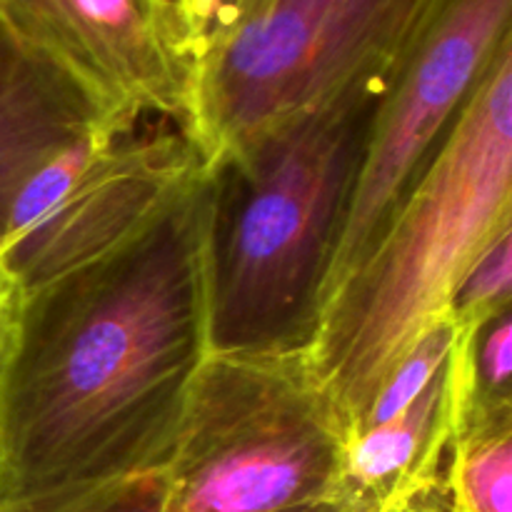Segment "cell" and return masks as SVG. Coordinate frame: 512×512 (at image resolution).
I'll return each mask as SVG.
<instances>
[{
    "mask_svg": "<svg viewBox=\"0 0 512 512\" xmlns=\"http://www.w3.org/2000/svg\"><path fill=\"white\" fill-rule=\"evenodd\" d=\"M443 485L455 512H512V420L460 430Z\"/></svg>",
    "mask_w": 512,
    "mask_h": 512,
    "instance_id": "obj_11",
    "label": "cell"
},
{
    "mask_svg": "<svg viewBox=\"0 0 512 512\" xmlns=\"http://www.w3.org/2000/svg\"><path fill=\"white\" fill-rule=\"evenodd\" d=\"M140 123V120H138ZM120 130L43 220L5 240L0 268L25 290L73 270L148 225L203 168L185 125Z\"/></svg>",
    "mask_w": 512,
    "mask_h": 512,
    "instance_id": "obj_8",
    "label": "cell"
},
{
    "mask_svg": "<svg viewBox=\"0 0 512 512\" xmlns=\"http://www.w3.org/2000/svg\"><path fill=\"white\" fill-rule=\"evenodd\" d=\"M395 512H455L453 505H450L448 493H445V485H435V488L425 490L423 495L413 498L410 503H405L403 508Z\"/></svg>",
    "mask_w": 512,
    "mask_h": 512,
    "instance_id": "obj_16",
    "label": "cell"
},
{
    "mask_svg": "<svg viewBox=\"0 0 512 512\" xmlns=\"http://www.w3.org/2000/svg\"><path fill=\"white\" fill-rule=\"evenodd\" d=\"M510 40L512 0L435 3L380 100L323 303L378 240Z\"/></svg>",
    "mask_w": 512,
    "mask_h": 512,
    "instance_id": "obj_6",
    "label": "cell"
},
{
    "mask_svg": "<svg viewBox=\"0 0 512 512\" xmlns=\"http://www.w3.org/2000/svg\"><path fill=\"white\" fill-rule=\"evenodd\" d=\"M158 3H163L165 8L173 10V13L178 15L180 20H183L185 30H188V18H190V10H193L195 0H158ZM188 38H190V35H188ZM190 48H193V45H190Z\"/></svg>",
    "mask_w": 512,
    "mask_h": 512,
    "instance_id": "obj_18",
    "label": "cell"
},
{
    "mask_svg": "<svg viewBox=\"0 0 512 512\" xmlns=\"http://www.w3.org/2000/svg\"><path fill=\"white\" fill-rule=\"evenodd\" d=\"M15 293H18V288H15L13 280L5 275V270L0 268V345H3L5 328H8V318H10V310H13Z\"/></svg>",
    "mask_w": 512,
    "mask_h": 512,
    "instance_id": "obj_17",
    "label": "cell"
},
{
    "mask_svg": "<svg viewBox=\"0 0 512 512\" xmlns=\"http://www.w3.org/2000/svg\"><path fill=\"white\" fill-rule=\"evenodd\" d=\"M512 298V228L503 230L470 263L455 285L448 303V318L455 328L473 330L510 308Z\"/></svg>",
    "mask_w": 512,
    "mask_h": 512,
    "instance_id": "obj_13",
    "label": "cell"
},
{
    "mask_svg": "<svg viewBox=\"0 0 512 512\" xmlns=\"http://www.w3.org/2000/svg\"><path fill=\"white\" fill-rule=\"evenodd\" d=\"M345 448L348 430L305 353H210L163 468V512H290L335 503Z\"/></svg>",
    "mask_w": 512,
    "mask_h": 512,
    "instance_id": "obj_4",
    "label": "cell"
},
{
    "mask_svg": "<svg viewBox=\"0 0 512 512\" xmlns=\"http://www.w3.org/2000/svg\"><path fill=\"white\" fill-rule=\"evenodd\" d=\"M133 123L0 23V240L20 190L45 163L100 130Z\"/></svg>",
    "mask_w": 512,
    "mask_h": 512,
    "instance_id": "obj_9",
    "label": "cell"
},
{
    "mask_svg": "<svg viewBox=\"0 0 512 512\" xmlns=\"http://www.w3.org/2000/svg\"><path fill=\"white\" fill-rule=\"evenodd\" d=\"M0 23L120 118L185 125L195 55L158 0H0Z\"/></svg>",
    "mask_w": 512,
    "mask_h": 512,
    "instance_id": "obj_7",
    "label": "cell"
},
{
    "mask_svg": "<svg viewBox=\"0 0 512 512\" xmlns=\"http://www.w3.org/2000/svg\"><path fill=\"white\" fill-rule=\"evenodd\" d=\"M3 248H5V240H0V253H3Z\"/></svg>",
    "mask_w": 512,
    "mask_h": 512,
    "instance_id": "obj_20",
    "label": "cell"
},
{
    "mask_svg": "<svg viewBox=\"0 0 512 512\" xmlns=\"http://www.w3.org/2000/svg\"><path fill=\"white\" fill-rule=\"evenodd\" d=\"M165 478L163 473L140 475L108 485L95 493L80 495L58 505H35V508H13L0 512H163Z\"/></svg>",
    "mask_w": 512,
    "mask_h": 512,
    "instance_id": "obj_14",
    "label": "cell"
},
{
    "mask_svg": "<svg viewBox=\"0 0 512 512\" xmlns=\"http://www.w3.org/2000/svg\"><path fill=\"white\" fill-rule=\"evenodd\" d=\"M255 5H258V0H195L188 18V35L195 63L213 40H218L225 30L233 28Z\"/></svg>",
    "mask_w": 512,
    "mask_h": 512,
    "instance_id": "obj_15",
    "label": "cell"
},
{
    "mask_svg": "<svg viewBox=\"0 0 512 512\" xmlns=\"http://www.w3.org/2000/svg\"><path fill=\"white\" fill-rule=\"evenodd\" d=\"M512 228V40L425 173L320 310L305 363L348 438L420 335L448 318L455 285Z\"/></svg>",
    "mask_w": 512,
    "mask_h": 512,
    "instance_id": "obj_3",
    "label": "cell"
},
{
    "mask_svg": "<svg viewBox=\"0 0 512 512\" xmlns=\"http://www.w3.org/2000/svg\"><path fill=\"white\" fill-rule=\"evenodd\" d=\"M455 338H458V328H455V323L450 318H443L435 325H430V328L420 335L418 343L408 350V355L395 365V370L388 375L383 388L378 390V395L373 398L370 408L365 410V415L360 418L358 428L353 430L350 438L375 428V425L388 423L395 415L403 413V410L428 388V383L435 378V373L443 368L450 350H453Z\"/></svg>",
    "mask_w": 512,
    "mask_h": 512,
    "instance_id": "obj_12",
    "label": "cell"
},
{
    "mask_svg": "<svg viewBox=\"0 0 512 512\" xmlns=\"http://www.w3.org/2000/svg\"><path fill=\"white\" fill-rule=\"evenodd\" d=\"M290 512H343L335 503H320V505H308V508L290 510Z\"/></svg>",
    "mask_w": 512,
    "mask_h": 512,
    "instance_id": "obj_19",
    "label": "cell"
},
{
    "mask_svg": "<svg viewBox=\"0 0 512 512\" xmlns=\"http://www.w3.org/2000/svg\"><path fill=\"white\" fill-rule=\"evenodd\" d=\"M393 70L358 80L205 163L210 353L308 350Z\"/></svg>",
    "mask_w": 512,
    "mask_h": 512,
    "instance_id": "obj_2",
    "label": "cell"
},
{
    "mask_svg": "<svg viewBox=\"0 0 512 512\" xmlns=\"http://www.w3.org/2000/svg\"><path fill=\"white\" fill-rule=\"evenodd\" d=\"M200 173L118 248L15 293L0 345V510L163 473L210 355Z\"/></svg>",
    "mask_w": 512,
    "mask_h": 512,
    "instance_id": "obj_1",
    "label": "cell"
},
{
    "mask_svg": "<svg viewBox=\"0 0 512 512\" xmlns=\"http://www.w3.org/2000/svg\"><path fill=\"white\" fill-rule=\"evenodd\" d=\"M455 428L458 403L448 355L403 413L348 440L335 505L343 512H395L440 485Z\"/></svg>",
    "mask_w": 512,
    "mask_h": 512,
    "instance_id": "obj_10",
    "label": "cell"
},
{
    "mask_svg": "<svg viewBox=\"0 0 512 512\" xmlns=\"http://www.w3.org/2000/svg\"><path fill=\"white\" fill-rule=\"evenodd\" d=\"M438 0H258L195 63L185 130L203 163L390 73Z\"/></svg>",
    "mask_w": 512,
    "mask_h": 512,
    "instance_id": "obj_5",
    "label": "cell"
}]
</instances>
